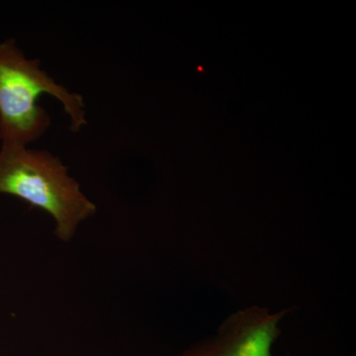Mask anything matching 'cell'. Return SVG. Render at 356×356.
Here are the masks:
<instances>
[{
	"label": "cell",
	"mask_w": 356,
	"mask_h": 356,
	"mask_svg": "<svg viewBox=\"0 0 356 356\" xmlns=\"http://www.w3.org/2000/svg\"><path fill=\"white\" fill-rule=\"evenodd\" d=\"M0 195L22 199L50 214L55 235L63 242L76 235L79 225L96 212L60 158L20 145L0 147Z\"/></svg>",
	"instance_id": "obj_2"
},
{
	"label": "cell",
	"mask_w": 356,
	"mask_h": 356,
	"mask_svg": "<svg viewBox=\"0 0 356 356\" xmlns=\"http://www.w3.org/2000/svg\"><path fill=\"white\" fill-rule=\"evenodd\" d=\"M43 95L53 96L69 115L70 130L88 125L83 96L70 92L41 67L39 60L26 57L14 39L0 42V140L28 145L39 140L51 126V116L38 104Z\"/></svg>",
	"instance_id": "obj_1"
},
{
	"label": "cell",
	"mask_w": 356,
	"mask_h": 356,
	"mask_svg": "<svg viewBox=\"0 0 356 356\" xmlns=\"http://www.w3.org/2000/svg\"><path fill=\"white\" fill-rule=\"evenodd\" d=\"M288 312L270 314L257 306L238 311L222 323L216 337L179 356H274L271 348L281 332L278 324Z\"/></svg>",
	"instance_id": "obj_3"
}]
</instances>
